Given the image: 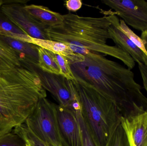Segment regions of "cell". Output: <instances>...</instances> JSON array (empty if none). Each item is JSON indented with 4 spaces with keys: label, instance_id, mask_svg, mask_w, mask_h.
I'll return each instance as SVG.
<instances>
[{
    "label": "cell",
    "instance_id": "obj_11",
    "mask_svg": "<svg viewBox=\"0 0 147 146\" xmlns=\"http://www.w3.org/2000/svg\"><path fill=\"white\" fill-rule=\"evenodd\" d=\"M17 53L23 65L37 66L38 61V46L10 38L0 37Z\"/></svg>",
    "mask_w": 147,
    "mask_h": 146
},
{
    "label": "cell",
    "instance_id": "obj_24",
    "mask_svg": "<svg viewBox=\"0 0 147 146\" xmlns=\"http://www.w3.org/2000/svg\"><path fill=\"white\" fill-rule=\"evenodd\" d=\"M139 69L143 80L144 87L147 93V66L143 63H138Z\"/></svg>",
    "mask_w": 147,
    "mask_h": 146
},
{
    "label": "cell",
    "instance_id": "obj_21",
    "mask_svg": "<svg viewBox=\"0 0 147 146\" xmlns=\"http://www.w3.org/2000/svg\"><path fill=\"white\" fill-rule=\"evenodd\" d=\"M120 27L122 31L129 38V39L147 56L145 45L142 39L132 31L123 21V20H120Z\"/></svg>",
    "mask_w": 147,
    "mask_h": 146
},
{
    "label": "cell",
    "instance_id": "obj_19",
    "mask_svg": "<svg viewBox=\"0 0 147 146\" xmlns=\"http://www.w3.org/2000/svg\"><path fill=\"white\" fill-rule=\"evenodd\" d=\"M106 146H129L127 134L121 123L117 127Z\"/></svg>",
    "mask_w": 147,
    "mask_h": 146
},
{
    "label": "cell",
    "instance_id": "obj_4",
    "mask_svg": "<svg viewBox=\"0 0 147 146\" xmlns=\"http://www.w3.org/2000/svg\"><path fill=\"white\" fill-rule=\"evenodd\" d=\"M70 81L93 139L98 146H106L121 123L117 106L91 85L76 78Z\"/></svg>",
    "mask_w": 147,
    "mask_h": 146
},
{
    "label": "cell",
    "instance_id": "obj_12",
    "mask_svg": "<svg viewBox=\"0 0 147 146\" xmlns=\"http://www.w3.org/2000/svg\"><path fill=\"white\" fill-rule=\"evenodd\" d=\"M24 8L34 19L48 27L61 24L64 20L63 15L45 6L26 4Z\"/></svg>",
    "mask_w": 147,
    "mask_h": 146
},
{
    "label": "cell",
    "instance_id": "obj_8",
    "mask_svg": "<svg viewBox=\"0 0 147 146\" xmlns=\"http://www.w3.org/2000/svg\"><path fill=\"white\" fill-rule=\"evenodd\" d=\"M102 3L115 10V14L136 30L147 31V1L144 0H104Z\"/></svg>",
    "mask_w": 147,
    "mask_h": 146
},
{
    "label": "cell",
    "instance_id": "obj_22",
    "mask_svg": "<svg viewBox=\"0 0 147 146\" xmlns=\"http://www.w3.org/2000/svg\"><path fill=\"white\" fill-rule=\"evenodd\" d=\"M55 59L61 71V75L69 80L75 79L70 67V64L64 57L54 54Z\"/></svg>",
    "mask_w": 147,
    "mask_h": 146
},
{
    "label": "cell",
    "instance_id": "obj_23",
    "mask_svg": "<svg viewBox=\"0 0 147 146\" xmlns=\"http://www.w3.org/2000/svg\"><path fill=\"white\" fill-rule=\"evenodd\" d=\"M65 6L66 8L70 12H76L81 8L82 2L80 0H69L65 1Z\"/></svg>",
    "mask_w": 147,
    "mask_h": 146
},
{
    "label": "cell",
    "instance_id": "obj_16",
    "mask_svg": "<svg viewBox=\"0 0 147 146\" xmlns=\"http://www.w3.org/2000/svg\"><path fill=\"white\" fill-rule=\"evenodd\" d=\"M38 61L37 66L45 72L61 75V71L55 59L54 53L39 46L38 47Z\"/></svg>",
    "mask_w": 147,
    "mask_h": 146
},
{
    "label": "cell",
    "instance_id": "obj_9",
    "mask_svg": "<svg viewBox=\"0 0 147 146\" xmlns=\"http://www.w3.org/2000/svg\"><path fill=\"white\" fill-rule=\"evenodd\" d=\"M57 112L62 146H82L77 112L59 105Z\"/></svg>",
    "mask_w": 147,
    "mask_h": 146
},
{
    "label": "cell",
    "instance_id": "obj_10",
    "mask_svg": "<svg viewBox=\"0 0 147 146\" xmlns=\"http://www.w3.org/2000/svg\"><path fill=\"white\" fill-rule=\"evenodd\" d=\"M108 13L111 23L109 29L111 39L117 47L129 54L135 61L147 66L146 55L122 31L120 27V20L114 12Z\"/></svg>",
    "mask_w": 147,
    "mask_h": 146
},
{
    "label": "cell",
    "instance_id": "obj_13",
    "mask_svg": "<svg viewBox=\"0 0 147 146\" xmlns=\"http://www.w3.org/2000/svg\"><path fill=\"white\" fill-rule=\"evenodd\" d=\"M32 44L64 57L70 64L84 60V56L74 53L68 45L64 43L33 38Z\"/></svg>",
    "mask_w": 147,
    "mask_h": 146
},
{
    "label": "cell",
    "instance_id": "obj_14",
    "mask_svg": "<svg viewBox=\"0 0 147 146\" xmlns=\"http://www.w3.org/2000/svg\"><path fill=\"white\" fill-rule=\"evenodd\" d=\"M16 52L0 38V69H9L23 66Z\"/></svg>",
    "mask_w": 147,
    "mask_h": 146
},
{
    "label": "cell",
    "instance_id": "obj_20",
    "mask_svg": "<svg viewBox=\"0 0 147 146\" xmlns=\"http://www.w3.org/2000/svg\"><path fill=\"white\" fill-rule=\"evenodd\" d=\"M0 146H27L24 140L12 130L0 137Z\"/></svg>",
    "mask_w": 147,
    "mask_h": 146
},
{
    "label": "cell",
    "instance_id": "obj_1",
    "mask_svg": "<svg viewBox=\"0 0 147 146\" xmlns=\"http://www.w3.org/2000/svg\"><path fill=\"white\" fill-rule=\"evenodd\" d=\"M70 67L76 79L91 85L113 101L121 117L147 111V98L131 69L93 52L84 56L82 61L71 63Z\"/></svg>",
    "mask_w": 147,
    "mask_h": 146
},
{
    "label": "cell",
    "instance_id": "obj_27",
    "mask_svg": "<svg viewBox=\"0 0 147 146\" xmlns=\"http://www.w3.org/2000/svg\"><path fill=\"white\" fill-rule=\"evenodd\" d=\"M27 146H30L28 145L27 144Z\"/></svg>",
    "mask_w": 147,
    "mask_h": 146
},
{
    "label": "cell",
    "instance_id": "obj_6",
    "mask_svg": "<svg viewBox=\"0 0 147 146\" xmlns=\"http://www.w3.org/2000/svg\"><path fill=\"white\" fill-rule=\"evenodd\" d=\"M37 74L43 88L51 93L59 105L77 112L80 105L70 81L61 75L43 71L36 65H30Z\"/></svg>",
    "mask_w": 147,
    "mask_h": 146
},
{
    "label": "cell",
    "instance_id": "obj_2",
    "mask_svg": "<svg viewBox=\"0 0 147 146\" xmlns=\"http://www.w3.org/2000/svg\"><path fill=\"white\" fill-rule=\"evenodd\" d=\"M63 15L61 24L47 28L50 40L66 44L74 53L82 55L93 52L111 56L121 60L129 69L134 68L135 62L129 54L117 46L106 43L111 39L109 15L85 17L69 13Z\"/></svg>",
    "mask_w": 147,
    "mask_h": 146
},
{
    "label": "cell",
    "instance_id": "obj_17",
    "mask_svg": "<svg viewBox=\"0 0 147 146\" xmlns=\"http://www.w3.org/2000/svg\"><path fill=\"white\" fill-rule=\"evenodd\" d=\"M13 130L30 146H54L39 139L32 133L25 123L17 126Z\"/></svg>",
    "mask_w": 147,
    "mask_h": 146
},
{
    "label": "cell",
    "instance_id": "obj_7",
    "mask_svg": "<svg viewBox=\"0 0 147 146\" xmlns=\"http://www.w3.org/2000/svg\"><path fill=\"white\" fill-rule=\"evenodd\" d=\"M26 1H3L0 7L2 15L25 33L34 38L50 40L47 27L34 19L24 9Z\"/></svg>",
    "mask_w": 147,
    "mask_h": 146
},
{
    "label": "cell",
    "instance_id": "obj_25",
    "mask_svg": "<svg viewBox=\"0 0 147 146\" xmlns=\"http://www.w3.org/2000/svg\"><path fill=\"white\" fill-rule=\"evenodd\" d=\"M141 38L144 42L145 49L147 53V31L143 32L142 33Z\"/></svg>",
    "mask_w": 147,
    "mask_h": 146
},
{
    "label": "cell",
    "instance_id": "obj_26",
    "mask_svg": "<svg viewBox=\"0 0 147 146\" xmlns=\"http://www.w3.org/2000/svg\"><path fill=\"white\" fill-rule=\"evenodd\" d=\"M3 0H0V7H1L2 5L3 4Z\"/></svg>",
    "mask_w": 147,
    "mask_h": 146
},
{
    "label": "cell",
    "instance_id": "obj_3",
    "mask_svg": "<svg viewBox=\"0 0 147 146\" xmlns=\"http://www.w3.org/2000/svg\"><path fill=\"white\" fill-rule=\"evenodd\" d=\"M47 96L30 65L0 69V137L25 123L39 101Z\"/></svg>",
    "mask_w": 147,
    "mask_h": 146
},
{
    "label": "cell",
    "instance_id": "obj_5",
    "mask_svg": "<svg viewBox=\"0 0 147 146\" xmlns=\"http://www.w3.org/2000/svg\"><path fill=\"white\" fill-rule=\"evenodd\" d=\"M57 105L46 98L41 99L25 123L40 140L54 146H62Z\"/></svg>",
    "mask_w": 147,
    "mask_h": 146
},
{
    "label": "cell",
    "instance_id": "obj_18",
    "mask_svg": "<svg viewBox=\"0 0 147 146\" xmlns=\"http://www.w3.org/2000/svg\"><path fill=\"white\" fill-rule=\"evenodd\" d=\"M77 116L81 133L82 146H98L93 139L82 115L81 108L77 111Z\"/></svg>",
    "mask_w": 147,
    "mask_h": 146
},
{
    "label": "cell",
    "instance_id": "obj_15",
    "mask_svg": "<svg viewBox=\"0 0 147 146\" xmlns=\"http://www.w3.org/2000/svg\"><path fill=\"white\" fill-rule=\"evenodd\" d=\"M0 37L10 38L32 44L33 38L19 29L3 15L2 17H0Z\"/></svg>",
    "mask_w": 147,
    "mask_h": 146
}]
</instances>
